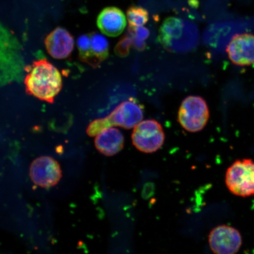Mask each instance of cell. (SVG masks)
I'll use <instances>...</instances> for the list:
<instances>
[{"mask_svg": "<svg viewBox=\"0 0 254 254\" xmlns=\"http://www.w3.org/2000/svg\"><path fill=\"white\" fill-rule=\"evenodd\" d=\"M143 117L142 106L131 98L120 104L109 116L93 121L89 125L87 132L89 136H95L104 129L114 126L131 129L141 122Z\"/></svg>", "mask_w": 254, "mask_h": 254, "instance_id": "obj_3", "label": "cell"}, {"mask_svg": "<svg viewBox=\"0 0 254 254\" xmlns=\"http://www.w3.org/2000/svg\"><path fill=\"white\" fill-rule=\"evenodd\" d=\"M91 63L95 65L103 61L109 56V44L106 38L99 33L90 34Z\"/></svg>", "mask_w": 254, "mask_h": 254, "instance_id": "obj_13", "label": "cell"}, {"mask_svg": "<svg viewBox=\"0 0 254 254\" xmlns=\"http://www.w3.org/2000/svg\"><path fill=\"white\" fill-rule=\"evenodd\" d=\"M208 242L212 252L217 254H234L239 252L243 238L238 230L227 225L216 227L209 234Z\"/></svg>", "mask_w": 254, "mask_h": 254, "instance_id": "obj_7", "label": "cell"}, {"mask_svg": "<svg viewBox=\"0 0 254 254\" xmlns=\"http://www.w3.org/2000/svg\"><path fill=\"white\" fill-rule=\"evenodd\" d=\"M30 174L34 183L43 188L55 186L62 177L59 164L55 159L47 156L35 160L30 167Z\"/></svg>", "mask_w": 254, "mask_h": 254, "instance_id": "obj_8", "label": "cell"}, {"mask_svg": "<svg viewBox=\"0 0 254 254\" xmlns=\"http://www.w3.org/2000/svg\"><path fill=\"white\" fill-rule=\"evenodd\" d=\"M24 84L28 94L53 103L62 90L61 73L46 59L37 60L30 68Z\"/></svg>", "mask_w": 254, "mask_h": 254, "instance_id": "obj_1", "label": "cell"}, {"mask_svg": "<svg viewBox=\"0 0 254 254\" xmlns=\"http://www.w3.org/2000/svg\"><path fill=\"white\" fill-rule=\"evenodd\" d=\"M128 31L131 33L133 38V45L136 49L142 51L145 49V41L150 36V31L144 26L135 28L128 27Z\"/></svg>", "mask_w": 254, "mask_h": 254, "instance_id": "obj_15", "label": "cell"}, {"mask_svg": "<svg viewBox=\"0 0 254 254\" xmlns=\"http://www.w3.org/2000/svg\"><path fill=\"white\" fill-rule=\"evenodd\" d=\"M77 46L81 58L85 61L91 62L90 34L82 35L79 37L77 40Z\"/></svg>", "mask_w": 254, "mask_h": 254, "instance_id": "obj_16", "label": "cell"}, {"mask_svg": "<svg viewBox=\"0 0 254 254\" xmlns=\"http://www.w3.org/2000/svg\"><path fill=\"white\" fill-rule=\"evenodd\" d=\"M209 109L206 101L201 97L189 96L184 100L179 111V122L187 131H201L207 124Z\"/></svg>", "mask_w": 254, "mask_h": 254, "instance_id": "obj_5", "label": "cell"}, {"mask_svg": "<svg viewBox=\"0 0 254 254\" xmlns=\"http://www.w3.org/2000/svg\"><path fill=\"white\" fill-rule=\"evenodd\" d=\"M98 27L103 34L110 37H117L126 27V17L119 8L107 7L101 11L97 18Z\"/></svg>", "mask_w": 254, "mask_h": 254, "instance_id": "obj_11", "label": "cell"}, {"mask_svg": "<svg viewBox=\"0 0 254 254\" xmlns=\"http://www.w3.org/2000/svg\"><path fill=\"white\" fill-rule=\"evenodd\" d=\"M225 184L235 195H254V161L250 158L235 161L227 170Z\"/></svg>", "mask_w": 254, "mask_h": 254, "instance_id": "obj_4", "label": "cell"}, {"mask_svg": "<svg viewBox=\"0 0 254 254\" xmlns=\"http://www.w3.org/2000/svg\"><path fill=\"white\" fill-rule=\"evenodd\" d=\"M231 62L239 66H249L254 64V35L251 33L236 34L227 47Z\"/></svg>", "mask_w": 254, "mask_h": 254, "instance_id": "obj_9", "label": "cell"}, {"mask_svg": "<svg viewBox=\"0 0 254 254\" xmlns=\"http://www.w3.org/2000/svg\"><path fill=\"white\" fill-rule=\"evenodd\" d=\"M47 52L56 59H64L71 55L74 47L72 35L62 27H57L45 40Z\"/></svg>", "mask_w": 254, "mask_h": 254, "instance_id": "obj_10", "label": "cell"}, {"mask_svg": "<svg viewBox=\"0 0 254 254\" xmlns=\"http://www.w3.org/2000/svg\"><path fill=\"white\" fill-rule=\"evenodd\" d=\"M95 145L101 154L106 156H113L123 150L125 146V136L119 129L110 127L96 135Z\"/></svg>", "mask_w": 254, "mask_h": 254, "instance_id": "obj_12", "label": "cell"}, {"mask_svg": "<svg viewBox=\"0 0 254 254\" xmlns=\"http://www.w3.org/2000/svg\"><path fill=\"white\" fill-rule=\"evenodd\" d=\"M127 15L128 27L131 28L144 26L149 19L148 12L145 8L136 5H132L128 9Z\"/></svg>", "mask_w": 254, "mask_h": 254, "instance_id": "obj_14", "label": "cell"}, {"mask_svg": "<svg viewBox=\"0 0 254 254\" xmlns=\"http://www.w3.org/2000/svg\"><path fill=\"white\" fill-rule=\"evenodd\" d=\"M124 36L119 41L115 48V52L117 56L125 57L128 55L130 49L133 45V38L131 33Z\"/></svg>", "mask_w": 254, "mask_h": 254, "instance_id": "obj_17", "label": "cell"}, {"mask_svg": "<svg viewBox=\"0 0 254 254\" xmlns=\"http://www.w3.org/2000/svg\"><path fill=\"white\" fill-rule=\"evenodd\" d=\"M131 138L132 144L138 150L150 154L163 145L165 134L163 127L156 120H147L134 127Z\"/></svg>", "mask_w": 254, "mask_h": 254, "instance_id": "obj_6", "label": "cell"}, {"mask_svg": "<svg viewBox=\"0 0 254 254\" xmlns=\"http://www.w3.org/2000/svg\"><path fill=\"white\" fill-rule=\"evenodd\" d=\"M158 39L170 52L187 53L197 46L199 33L197 27L190 22L176 17L166 19L160 27Z\"/></svg>", "mask_w": 254, "mask_h": 254, "instance_id": "obj_2", "label": "cell"}]
</instances>
